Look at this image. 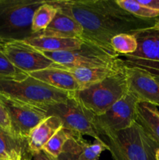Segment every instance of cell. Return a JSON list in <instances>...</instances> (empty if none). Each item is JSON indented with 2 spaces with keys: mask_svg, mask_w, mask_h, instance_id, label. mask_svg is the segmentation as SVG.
<instances>
[{
  "mask_svg": "<svg viewBox=\"0 0 159 160\" xmlns=\"http://www.w3.org/2000/svg\"><path fill=\"white\" fill-rule=\"evenodd\" d=\"M59 9L74 17L82 26L81 40L96 45L115 56L111 45L113 37L120 34L135 35L152 28L156 20L135 17L120 7L115 0H52Z\"/></svg>",
  "mask_w": 159,
  "mask_h": 160,
  "instance_id": "6da1fadb",
  "label": "cell"
},
{
  "mask_svg": "<svg viewBox=\"0 0 159 160\" xmlns=\"http://www.w3.org/2000/svg\"><path fill=\"white\" fill-rule=\"evenodd\" d=\"M0 95L39 108L62 102L72 96L29 74L20 79L0 78Z\"/></svg>",
  "mask_w": 159,
  "mask_h": 160,
  "instance_id": "7a4b0ae2",
  "label": "cell"
},
{
  "mask_svg": "<svg viewBox=\"0 0 159 160\" xmlns=\"http://www.w3.org/2000/svg\"><path fill=\"white\" fill-rule=\"evenodd\" d=\"M45 0H0V42L25 41L34 36V14Z\"/></svg>",
  "mask_w": 159,
  "mask_h": 160,
  "instance_id": "3957f363",
  "label": "cell"
},
{
  "mask_svg": "<svg viewBox=\"0 0 159 160\" xmlns=\"http://www.w3.org/2000/svg\"><path fill=\"white\" fill-rule=\"evenodd\" d=\"M103 141L114 160H155L159 148L137 121Z\"/></svg>",
  "mask_w": 159,
  "mask_h": 160,
  "instance_id": "277c9868",
  "label": "cell"
},
{
  "mask_svg": "<svg viewBox=\"0 0 159 160\" xmlns=\"http://www.w3.org/2000/svg\"><path fill=\"white\" fill-rule=\"evenodd\" d=\"M127 92L124 68L121 73L80 89L72 95L86 109L98 117L108 110Z\"/></svg>",
  "mask_w": 159,
  "mask_h": 160,
  "instance_id": "5b68a950",
  "label": "cell"
},
{
  "mask_svg": "<svg viewBox=\"0 0 159 160\" xmlns=\"http://www.w3.org/2000/svg\"><path fill=\"white\" fill-rule=\"evenodd\" d=\"M41 109L47 117H59L62 121V128L81 136H90L96 141L104 143L97 127V117L75 99L73 95L65 101Z\"/></svg>",
  "mask_w": 159,
  "mask_h": 160,
  "instance_id": "8992f818",
  "label": "cell"
},
{
  "mask_svg": "<svg viewBox=\"0 0 159 160\" xmlns=\"http://www.w3.org/2000/svg\"><path fill=\"white\" fill-rule=\"evenodd\" d=\"M42 52L55 62L66 68L108 67L119 62V56L112 55L100 47L84 42L76 49L55 52Z\"/></svg>",
  "mask_w": 159,
  "mask_h": 160,
  "instance_id": "52a82bcc",
  "label": "cell"
},
{
  "mask_svg": "<svg viewBox=\"0 0 159 160\" xmlns=\"http://www.w3.org/2000/svg\"><path fill=\"white\" fill-rule=\"evenodd\" d=\"M139 103L133 95L127 92L104 114L97 117V127L102 139L129 128L136 122Z\"/></svg>",
  "mask_w": 159,
  "mask_h": 160,
  "instance_id": "ba28073f",
  "label": "cell"
},
{
  "mask_svg": "<svg viewBox=\"0 0 159 160\" xmlns=\"http://www.w3.org/2000/svg\"><path fill=\"white\" fill-rule=\"evenodd\" d=\"M2 51L14 67L26 74L60 66L24 41L2 42Z\"/></svg>",
  "mask_w": 159,
  "mask_h": 160,
  "instance_id": "9c48e42d",
  "label": "cell"
},
{
  "mask_svg": "<svg viewBox=\"0 0 159 160\" xmlns=\"http://www.w3.org/2000/svg\"><path fill=\"white\" fill-rule=\"evenodd\" d=\"M0 104L6 111L11 131L27 139L31 131L47 116L41 108L25 104L0 95Z\"/></svg>",
  "mask_w": 159,
  "mask_h": 160,
  "instance_id": "30bf717a",
  "label": "cell"
},
{
  "mask_svg": "<svg viewBox=\"0 0 159 160\" xmlns=\"http://www.w3.org/2000/svg\"><path fill=\"white\" fill-rule=\"evenodd\" d=\"M125 75L128 92L133 95L140 102L159 106V84L151 73L125 66Z\"/></svg>",
  "mask_w": 159,
  "mask_h": 160,
  "instance_id": "8fae6325",
  "label": "cell"
},
{
  "mask_svg": "<svg viewBox=\"0 0 159 160\" xmlns=\"http://www.w3.org/2000/svg\"><path fill=\"white\" fill-rule=\"evenodd\" d=\"M29 75L62 92L73 94L80 90V87L73 73L66 67L61 65L48 67L45 70L30 73Z\"/></svg>",
  "mask_w": 159,
  "mask_h": 160,
  "instance_id": "7c38bea8",
  "label": "cell"
},
{
  "mask_svg": "<svg viewBox=\"0 0 159 160\" xmlns=\"http://www.w3.org/2000/svg\"><path fill=\"white\" fill-rule=\"evenodd\" d=\"M83 32L82 26L74 17L62 12L58 8L57 13L51 23L45 31L36 35L80 39Z\"/></svg>",
  "mask_w": 159,
  "mask_h": 160,
  "instance_id": "4fadbf2b",
  "label": "cell"
},
{
  "mask_svg": "<svg viewBox=\"0 0 159 160\" xmlns=\"http://www.w3.org/2000/svg\"><path fill=\"white\" fill-rule=\"evenodd\" d=\"M119 59V58H118ZM125 66L120 61L118 63L108 67H89V68H67L76 78L80 89L101 82L103 80L121 73Z\"/></svg>",
  "mask_w": 159,
  "mask_h": 160,
  "instance_id": "5bb4252c",
  "label": "cell"
},
{
  "mask_svg": "<svg viewBox=\"0 0 159 160\" xmlns=\"http://www.w3.org/2000/svg\"><path fill=\"white\" fill-rule=\"evenodd\" d=\"M29 156L27 139L0 127V159L23 160Z\"/></svg>",
  "mask_w": 159,
  "mask_h": 160,
  "instance_id": "9a60e30c",
  "label": "cell"
},
{
  "mask_svg": "<svg viewBox=\"0 0 159 160\" xmlns=\"http://www.w3.org/2000/svg\"><path fill=\"white\" fill-rule=\"evenodd\" d=\"M62 128V121L55 116H48L39 123L27 137L30 153L42 150L52 136Z\"/></svg>",
  "mask_w": 159,
  "mask_h": 160,
  "instance_id": "2e32d148",
  "label": "cell"
},
{
  "mask_svg": "<svg viewBox=\"0 0 159 160\" xmlns=\"http://www.w3.org/2000/svg\"><path fill=\"white\" fill-rule=\"evenodd\" d=\"M135 37L138 47L135 52L128 56L159 62V31L150 28L136 34Z\"/></svg>",
  "mask_w": 159,
  "mask_h": 160,
  "instance_id": "e0dca14e",
  "label": "cell"
},
{
  "mask_svg": "<svg viewBox=\"0 0 159 160\" xmlns=\"http://www.w3.org/2000/svg\"><path fill=\"white\" fill-rule=\"evenodd\" d=\"M31 46L41 52H55L70 51L76 49L83 45L80 38H65L51 37V36L36 35L24 41Z\"/></svg>",
  "mask_w": 159,
  "mask_h": 160,
  "instance_id": "ac0fdd59",
  "label": "cell"
},
{
  "mask_svg": "<svg viewBox=\"0 0 159 160\" xmlns=\"http://www.w3.org/2000/svg\"><path fill=\"white\" fill-rule=\"evenodd\" d=\"M136 121L159 146V110L157 106L147 102L139 103Z\"/></svg>",
  "mask_w": 159,
  "mask_h": 160,
  "instance_id": "d6986e66",
  "label": "cell"
},
{
  "mask_svg": "<svg viewBox=\"0 0 159 160\" xmlns=\"http://www.w3.org/2000/svg\"><path fill=\"white\" fill-rule=\"evenodd\" d=\"M58 12V7L51 1H45L35 11L32 20V31L37 34L45 31Z\"/></svg>",
  "mask_w": 159,
  "mask_h": 160,
  "instance_id": "ffe728a7",
  "label": "cell"
},
{
  "mask_svg": "<svg viewBox=\"0 0 159 160\" xmlns=\"http://www.w3.org/2000/svg\"><path fill=\"white\" fill-rule=\"evenodd\" d=\"M76 133L66 129V128H61L51 139L47 142L46 145L44 146L42 149L46 152L50 156L55 158L59 157V155L62 152V149L66 143L67 141L73 137Z\"/></svg>",
  "mask_w": 159,
  "mask_h": 160,
  "instance_id": "44dd1931",
  "label": "cell"
},
{
  "mask_svg": "<svg viewBox=\"0 0 159 160\" xmlns=\"http://www.w3.org/2000/svg\"><path fill=\"white\" fill-rule=\"evenodd\" d=\"M111 45L119 56H128L137 51L138 43L133 34H120L112 38Z\"/></svg>",
  "mask_w": 159,
  "mask_h": 160,
  "instance_id": "7402d4cb",
  "label": "cell"
},
{
  "mask_svg": "<svg viewBox=\"0 0 159 160\" xmlns=\"http://www.w3.org/2000/svg\"><path fill=\"white\" fill-rule=\"evenodd\" d=\"M117 4L132 15L146 20L159 17V11L153 10L138 2L137 0H115Z\"/></svg>",
  "mask_w": 159,
  "mask_h": 160,
  "instance_id": "603a6c76",
  "label": "cell"
},
{
  "mask_svg": "<svg viewBox=\"0 0 159 160\" xmlns=\"http://www.w3.org/2000/svg\"><path fill=\"white\" fill-rule=\"evenodd\" d=\"M26 75L9 62L2 51V42H0V78L20 79Z\"/></svg>",
  "mask_w": 159,
  "mask_h": 160,
  "instance_id": "cb8c5ba5",
  "label": "cell"
},
{
  "mask_svg": "<svg viewBox=\"0 0 159 160\" xmlns=\"http://www.w3.org/2000/svg\"><path fill=\"white\" fill-rule=\"evenodd\" d=\"M105 150H108V146L103 142L95 140L93 144H90L84 140L79 160H100L101 152Z\"/></svg>",
  "mask_w": 159,
  "mask_h": 160,
  "instance_id": "d4e9b609",
  "label": "cell"
},
{
  "mask_svg": "<svg viewBox=\"0 0 159 160\" xmlns=\"http://www.w3.org/2000/svg\"><path fill=\"white\" fill-rule=\"evenodd\" d=\"M29 160H58L57 158L50 156L43 149L36 152L30 153Z\"/></svg>",
  "mask_w": 159,
  "mask_h": 160,
  "instance_id": "484cf974",
  "label": "cell"
},
{
  "mask_svg": "<svg viewBox=\"0 0 159 160\" xmlns=\"http://www.w3.org/2000/svg\"><path fill=\"white\" fill-rule=\"evenodd\" d=\"M0 127H2V128H6V129L11 131L10 123H9L8 116L1 104H0Z\"/></svg>",
  "mask_w": 159,
  "mask_h": 160,
  "instance_id": "4316f807",
  "label": "cell"
},
{
  "mask_svg": "<svg viewBox=\"0 0 159 160\" xmlns=\"http://www.w3.org/2000/svg\"><path fill=\"white\" fill-rule=\"evenodd\" d=\"M138 2L153 10L159 11V0H137Z\"/></svg>",
  "mask_w": 159,
  "mask_h": 160,
  "instance_id": "83f0119b",
  "label": "cell"
},
{
  "mask_svg": "<svg viewBox=\"0 0 159 160\" xmlns=\"http://www.w3.org/2000/svg\"><path fill=\"white\" fill-rule=\"evenodd\" d=\"M57 159L58 160H79V155L67 152H62Z\"/></svg>",
  "mask_w": 159,
  "mask_h": 160,
  "instance_id": "f1b7e54d",
  "label": "cell"
},
{
  "mask_svg": "<svg viewBox=\"0 0 159 160\" xmlns=\"http://www.w3.org/2000/svg\"><path fill=\"white\" fill-rule=\"evenodd\" d=\"M151 28L154 30H156V31H159V17H158V19H157V20H156L155 23H154V25Z\"/></svg>",
  "mask_w": 159,
  "mask_h": 160,
  "instance_id": "f546056e",
  "label": "cell"
},
{
  "mask_svg": "<svg viewBox=\"0 0 159 160\" xmlns=\"http://www.w3.org/2000/svg\"><path fill=\"white\" fill-rule=\"evenodd\" d=\"M155 160H159V148L157 150V152H156Z\"/></svg>",
  "mask_w": 159,
  "mask_h": 160,
  "instance_id": "4dcf8cb0",
  "label": "cell"
},
{
  "mask_svg": "<svg viewBox=\"0 0 159 160\" xmlns=\"http://www.w3.org/2000/svg\"><path fill=\"white\" fill-rule=\"evenodd\" d=\"M151 75H152V74H151ZM152 76L154 77V79L156 80V81H157V82L159 84V75H152Z\"/></svg>",
  "mask_w": 159,
  "mask_h": 160,
  "instance_id": "1f68e13d",
  "label": "cell"
},
{
  "mask_svg": "<svg viewBox=\"0 0 159 160\" xmlns=\"http://www.w3.org/2000/svg\"><path fill=\"white\" fill-rule=\"evenodd\" d=\"M29 156H28V157H26V158H24V159H23V160H29Z\"/></svg>",
  "mask_w": 159,
  "mask_h": 160,
  "instance_id": "d6a6232c",
  "label": "cell"
},
{
  "mask_svg": "<svg viewBox=\"0 0 159 160\" xmlns=\"http://www.w3.org/2000/svg\"><path fill=\"white\" fill-rule=\"evenodd\" d=\"M0 160H9V159H0Z\"/></svg>",
  "mask_w": 159,
  "mask_h": 160,
  "instance_id": "836d02e7",
  "label": "cell"
}]
</instances>
